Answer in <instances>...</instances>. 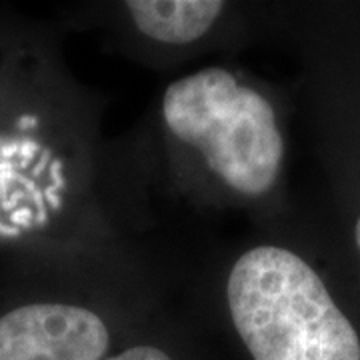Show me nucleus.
Segmentation results:
<instances>
[{
    "instance_id": "5",
    "label": "nucleus",
    "mask_w": 360,
    "mask_h": 360,
    "mask_svg": "<svg viewBox=\"0 0 360 360\" xmlns=\"http://www.w3.org/2000/svg\"><path fill=\"white\" fill-rule=\"evenodd\" d=\"M276 8L240 0L82 2L56 16L68 32H94L106 51L155 72H174L217 54H236L274 32Z\"/></svg>"
},
{
    "instance_id": "4",
    "label": "nucleus",
    "mask_w": 360,
    "mask_h": 360,
    "mask_svg": "<svg viewBox=\"0 0 360 360\" xmlns=\"http://www.w3.org/2000/svg\"><path fill=\"white\" fill-rule=\"evenodd\" d=\"M184 295L231 360H360V326L276 222L196 255Z\"/></svg>"
},
{
    "instance_id": "6",
    "label": "nucleus",
    "mask_w": 360,
    "mask_h": 360,
    "mask_svg": "<svg viewBox=\"0 0 360 360\" xmlns=\"http://www.w3.org/2000/svg\"><path fill=\"white\" fill-rule=\"evenodd\" d=\"M104 360H231L184 288L130 342Z\"/></svg>"
},
{
    "instance_id": "1",
    "label": "nucleus",
    "mask_w": 360,
    "mask_h": 360,
    "mask_svg": "<svg viewBox=\"0 0 360 360\" xmlns=\"http://www.w3.org/2000/svg\"><path fill=\"white\" fill-rule=\"evenodd\" d=\"M286 134L266 80L234 63L162 84L124 134L106 141L101 202L124 238L196 257L220 240L214 226L240 217L276 222Z\"/></svg>"
},
{
    "instance_id": "2",
    "label": "nucleus",
    "mask_w": 360,
    "mask_h": 360,
    "mask_svg": "<svg viewBox=\"0 0 360 360\" xmlns=\"http://www.w3.org/2000/svg\"><path fill=\"white\" fill-rule=\"evenodd\" d=\"M54 20L0 11V257L103 243V96L82 84Z\"/></svg>"
},
{
    "instance_id": "7",
    "label": "nucleus",
    "mask_w": 360,
    "mask_h": 360,
    "mask_svg": "<svg viewBox=\"0 0 360 360\" xmlns=\"http://www.w3.org/2000/svg\"><path fill=\"white\" fill-rule=\"evenodd\" d=\"M350 240H352V248L356 252L360 260V208L356 210L354 219H352V226H350Z\"/></svg>"
},
{
    "instance_id": "3",
    "label": "nucleus",
    "mask_w": 360,
    "mask_h": 360,
    "mask_svg": "<svg viewBox=\"0 0 360 360\" xmlns=\"http://www.w3.org/2000/svg\"><path fill=\"white\" fill-rule=\"evenodd\" d=\"M188 260L112 236L0 258V360H104L182 292Z\"/></svg>"
}]
</instances>
